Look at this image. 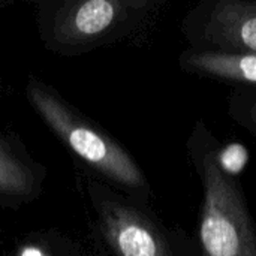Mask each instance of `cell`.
<instances>
[{
	"instance_id": "3957f363",
	"label": "cell",
	"mask_w": 256,
	"mask_h": 256,
	"mask_svg": "<svg viewBox=\"0 0 256 256\" xmlns=\"http://www.w3.org/2000/svg\"><path fill=\"white\" fill-rule=\"evenodd\" d=\"M99 220L116 256H174L159 230L132 207L104 201L99 206Z\"/></svg>"
},
{
	"instance_id": "ba28073f",
	"label": "cell",
	"mask_w": 256,
	"mask_h": 256,
	"mask_svg": "<svg viewBox=\"0 0 256 256\" xmlns=\"http://www.w3.org/2000/svg\"><path fill=\"white\" fill-rule=\"evenodd\" d=\"M20 256H46L39 248L36 246H26L21 249L20 252Z\"/></svg>"
},
{
	"instance_id": "7a4b0ae2",
	"label": "cell",
	"mask_w": 256,
	"mask_h": 256,
	"mask_svg": "<svg viewBox=\"0 0 256 256\" xmlns=\"http://www.w3.org/2000/svg\"><path fill=\"white\" fill-rule=\"evenodd\" d=\"M200 238L206 256H256V234L242 194L212 154L204 160Z\"/></svg>"
},
{
	"instance_id": "6da1fadb",
	"label": "cell",
	"mask_w": 256,
	"mask_h": 256,
	"mask_svg": "<svg viewBox=\"0 0 256 256\" xmlns=\"http://www.w3.org/2000/svg\"><path fill=\"white\" fill-rule=\"evenodd\" d=\"M27 98L51 130L86 164L118 184L135 189L146 186V178L132 158L108 135L78 117L48 87L30 80Z\"/></svg>"
},
{
	"instance_id": "5b68a950",
	"label": "cell",
	"mask_w": 256,
	"mask_h": 256,
	"mask_svg": "<svg viewBox=\"0 0 256 256\" xmlns=\"http://www.w3.org/2000/svg\"><path fill=\"white\" fill-rule=\"evenodd\" d=\"M208 38L224 46L256 54V2L226 0L212 9Z\"/></svg>"
},
{
	"instance_id": "277c9868",
	"label": "cell",
	"mask_w": 256,
	"mask_h": 256,
	"mask_svg": "<svg viewBox=\"0 0 256 256\" xmlns=\"http://www.w3.org/2000/svg\"><path fill=\"white\" fill-rule=\"evenodd\" d=\"M146 2L87 0L75 4L64 14L60 33L66 40L81 42L102 36L122 21L130 8L144 6Z\"/></svg>"
},
{
	"instance_id": "9c48e42d",
	"label": "cell",
	"mask_w": 256,
	"mask_h": 256,
	"mask_svg": "<svg viewBox=\"0 0 256 256\" xmlns=\"http://www.w3.org/2000/svg\"><path fill=\"white\" fill-rule=\"evenodd\" d=\"M254 122L256 123V105L254 106Z\"/></svg>"
},
{
	"instance_id": "52a82bcc",
	"label": "cell",
	"mask_w": 256,
	"mask_h": 256,
	"mask_svg": "<svg viewBox=\"0 0 256 256\" xmlns=\"http://www.w3.org/2000/svg\"><path fill=\"white\" fill-rule=\"evenodd\" d=\"M34 190V177L28 166L0 144V195L27 196Z\"/></svg>"
},
{
	"instance_id": "8992f818",
	"label": "cell",
	"mask_w": 256,
	"mask_h": 256,
	"mask_svg": "<svg viewBox=\"0 0 256 256\" xmlns=\"http://www.w3.org/2000/svg\"><path fill=\"white\" fill-rule=\"evenodd\" d=\"M188 69L242 84L256 86V54L248 51H198L183 57Z\"/></svg>"
}]
</instances>
